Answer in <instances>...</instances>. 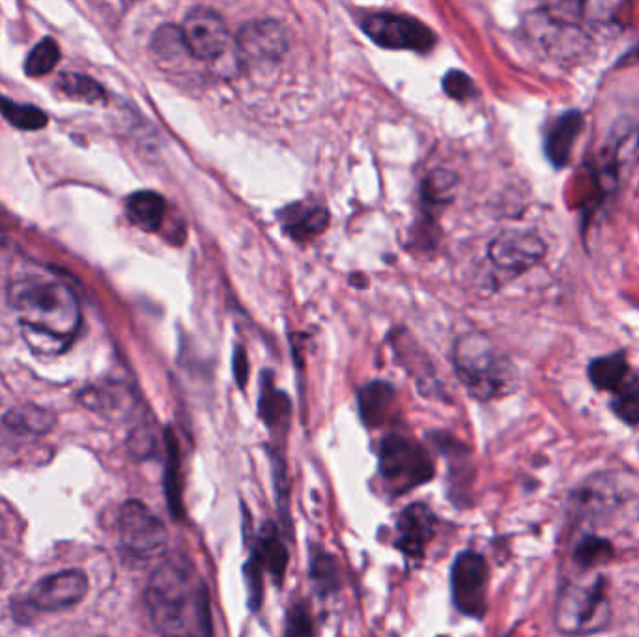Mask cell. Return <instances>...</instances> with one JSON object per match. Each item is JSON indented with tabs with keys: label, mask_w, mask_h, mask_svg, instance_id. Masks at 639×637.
I'll use <instances>...</instances> for the list:
<instances>
[{
	"label": "cell",
	"mask_w": 639,
	"mask_h": 637,
	"mask_svg": "<svg viewBox=\"0 0 639 637\" xmlns=\"http://www.w3.org/2000/svg\"><path fill=\"white\" fill-rule=\"evenodd\" d=\"M146 606L161 637H213L206 583L183 557H170L157 567L146 588Z\"/></svg>",
	"instance_id": "1"
},
{
	"label": "cell",
	"mask_w": 639,
	"mask_h": 637,
	"mask_svg": "<svg viewBox=\"0 0 639 637\" xmlns=\"http://www.w3.org/2000/svg\"><path fill=\"white\" fill-rule=\"evenodd\" d=\"M26 340L40 354H60L81 327V306L74 290L45 277H26L8 288Z\"/></svg>",
	"instance_id": "2"
},
{
	"label": "cell",
	"mask_w": 639,
	"mask_h": 637,
	"mask_svg": "<svg viewBox=\"0 0 639 637\" xmlns=\"http://www.w3.org/2000/svg\"><path fill=\"white\" fill-rule=\"evenodd\" d=\"M455 369L475 399L507 396L518 385L513 361L483 333H468L455 344Z\"/></svg>",
	"instance_id": "3"
},
{
	"label": "cell",
	"mask_w": 639,
	"mask_h": 637,
	"mask_svg": "<svg viewBox=\"0 0 639 637\" xmlns=\"http://www.w3.org/2000/svg\"><path fill=\"white\" fill-rule=\"evenodd\" d=\"M553 621L564 636H591L604 630L612 621L606 580L591 575L564 583L558 594Z\"/></svg>",
	"instance_id": "4"
},
{
	"label": "cell",
	"mask_w": 639,
	"mask_h": 637,
	"mask_svg": "<svg viewBox=\"0 0 639 637\" xmlns=\"http://www.w3.org/2000/svg\"><path fill=\"white\" fill-rule=\"evenodd\" d=\"M578 4H552L529 13L526 26L532 40L559 63H580L593 49V40L574 23Z\"/></svg>",
	"instance_id": "5"
},
{
	"label": "cell",
	"mask_w": 639,
	"mask_h": 637,
	"mask_svg": "<svg viewBox=\"0 0 639 637\" xmlns=\"http://www.w3.org/2000/svg\"><path fill=\"white\" fill-rule=\"evenodd\" d=\"M378 471L391 494H407L436 476L433 458L423 445L402 434H389L380 445Z\"/></svg>",
	"instance_id": "6"
},
{
	"label": "cell",
	"mask_w": 639,
	"mask_h": 637,
	"mask_svg": "<svg viewBox=\"0 0 639 637\" xmlns=\"http://www.w3.org/2000/svg\"><path fill=\"white\" fill-rule=\"evenodd\" d=\"M120 548L133 561L161 559L169 548V533L164 522L138 500H130L120 509Z\"/></svg>",
	"instance_id": "7"
},
{
	"label": "cell",
	"mask_w": 639,
	"mask_h": 637,
	"mask_svg": "<svg viewBox=\"0 0 639 637\" xmlns=\"http://www.w3.org/2000/svg\"><path fill=\"white\" fill-rule=\"evenodd\" d=\"M489 562L477 551H462L452 562V602L466 617L483 618L489 607Z\"/></svg>",
	"instance_id": "8"
},
{
	"label": "cell",
	"mask_w": 639,
	"mask_h": 637,
	"mask_svg": "<svg viewBox=\"0 0 639 637\" xmlns=\"http://www.w3.org/2000/svg\"><path fill=\"white\" fill-rule=\"evenodd\" d=\"M182 34L191 57L204 63H220L236 49L225 20L212 8H193L183 20Z\"/></svg>",
	"instance_id": "9"
},
{
	"label": "cell",
	"mask_w": 639,
	"mask_h": 637,
	"mask_svg": "<svg viewBox=\"0 0 639 637\" xmlns=\"http://www.w3.org/2000/svg\"><path fill=\"white\" fill-rule=\"evenodd\" d=\"M363 32L383 49L425 53L436 44L434 32L410 15L374 13L363 21Z\"/></svg>",
	"instance_id": "10"
},
{
	"label": "cell",
	"mask_w": 639,
	"mask_h": 637,
	"mask_svg": "<svg viewBox=\"0 0 639 637\" xmlns=\"http://www.w3.org/2000/svg\"><path fill=\"white\" fill-rule=\"evenodd\" d=\"M88 594V578L81 570H64L40 580L26 596V610L63 612L74 607Z\"/></svg>",
	"instance_id": "11"
},
{
	"label": "cell",
	"mask_w": 639,
	"mask_h": 637,
	"mask_svg": "<svg viewBox=\"0 0 639 637\" xmlns=\"http://www.w3.org/2000/svg\"><path fill=\"white\" fill-rule=\"evenodd\" d=\"M236 57L242 64L276 63L289 49V36L281 23L271 20L253 21L242 26L234 38Z\"/></svg>",
	"instance_id": "12"
},
{
	"label": "cell",
	"mask_w": 639,
	"mask_h": 637,
	"mask_svg": "<svg viewBox=\"0 0 639 637\" xmlns=\"http://www.w3.org/2000/svg\"><path fill=\"white\" fill-rule=\"evenodd\" d=\"M489 255L497 268L524 273L546 257V244L535 232L511 228L492 239Z\"/></svg>",
	"instance_id": "13"
},
{
	"label": "cell",
	"mask_w": 639,
	"mask_h": 637,
	"mask_svg": "<svg viewBox=\"0 0 639 637\" xmlns=\"http://www.w3.org/2000/svg\"><path fill=\"white\" fill-rule=\"evenodd\" d=\"M438 527V518L425 503L407 505L396 518L395 548L410 561H421Z\"/></svg>",
	"instance_id": "14"
},
{
	"label": "cell",
	"mask_w": 639,
	"mask_h": 637,
	"mask_svg": "<svg viewBox=\"0 0 639 637\" xmlns=\"http://www.w3.org/2000/svg\"><path fill=\"white\" fill-rule=\"evenodd\" d=\"M282 228L295 242H309L318 238L322 232L326 231L329 223V213L324 206H313L307 202H298L292 206L284 208L281 215Z\"/></svg>",
	"instance_id": "15"
},
{
	"label": "cell",
	"mask_w": 639,
	"mask_h": 637,
	"mask_svg": "<svg viewBox=\"0 0 639 637\" xmlns=\"http://www.w3.org/2000/svg\"><path fill=\"white\" fill-rule=\"evenodd\" d=\"M167 213V202L156 191H137L126 200V215L138 231L156 232L161 228Z\"/></svg>",
	"instance_id": "16"
},
{
	"label": "cell",
	"mask_w": 639,
	"mask_h": 637,
	"mask_svg": "<svg viewBox=\"0 0 639 637\" xmlns=\"http://www.w3.org/2000/svg\"><path fill=\"white\" fill-rule=\"evenodd\" d=\"M253 551L258 557V561L262 562L264 570L277 583H281L282 578L287 574V569H289V550L282 543L281 535L277 533L276 525H264L260 537H258L257 548Z\"/></svg>",
	"instance_id": "17"
},
{
	"label": "cell",
	"mask_w": 639,
	"mask_h": 637,
	"mask_svg": "<svg viewBox=\"0 0 639 637\" xmlns=\"http://www.w3.org/2000/svg\"><path fill=\"white\" fill-rule=\"evenodd\" d=\"M395 402V389L385 381H372L359 393V413L365 425L378 428L385 423Z\"/></svg>",
	"instance_id": "18"
},
{
	"label": "cell",
	"mask_w": 639,
	"mask_h": 637,
	"mask_svg": "<svg viewBox=\"0 0 639 637\" xmlns=\"http://www.w3.org/2000/svg\"><path fill=\"white\" fill-rule=\"evenodd\" d=\"M2 423L8 431L18 436H45L53 431L57 417L44 407L26 404V406L13 407L4 415Z\"/></svg>",
	"instance_id": "19"
},
{
	"label": "cell",
	"mask_w": 639,
	"mask_h": 637,
	"mask_svg": "<svg viewBox=\"0 0 639 637\" xmlns=\"http://www.w3.org/2000/svg\"><path fill=\"white\" fill-rule=\"evenodd\" d=\"M258 413L271 432L276 431L277 434V432L287 431L290 418V400L287 394L273 385L270 372H266V378H264Z\"/></svg>",
	"instance_id": "20"
},
{
	"label": "cell",
	"mask_w": 639,
	"mask_h": 637,
	"mask_svg": "<svg viewBox=\"0 0 639 637\" xmlns=\"http://www.w3.org/2000/svg\"><path fill=\"white\" fill-rule=\"evenodd\" d=\"M582 127V116L578 113L563 114L553 124L552 132L546 138V152L558 167L564 165L572 150V144L576 141L578 133Z\"/></svg>",
	"instance_id": "21"
},
{
	"label": "cell",
	"mask_w": 639,
	"mask_h": 637,
	"mask_svg": "<svg viewBox=\"0 0 639 637\" xmlns=\"http://www.w3.org/2000/svg\"><path fill=\"white\" fill-rule=\"evenodd\" d=\"M632 376V370L628 367L627 359L617 356L598 357L590 365V378L593 385L601 391H612L617 389Z\"/></svg>",
	"instance_id": "22"
},
{
	"label": "cell",
	"mask_w": 639,
	"mask_h": 637,
	"mask_svg": "<svg viewBox=\"0 0 639 637\" xmlns=\"http://www.w3.org/2000/svg\"><path fill=\"white\" fill-rule=\"evenodd\" d=\"M167 476H165V490H167V500L169 509L175 514L176 519L183 516L182 503V462H180V447L176 442L175 434L167 432Z\"/></svg>",
	"instance_id": "23"
},
{
	"label": "cell",
	"mask_w": 639,
	"mask_h": 637,
	"mask_svg": "<svg viewBox=\"0 0 639 637\" xmlns=\"http://www.w3.org/2000/svg\"><path fill=\"white\" fill-rule=\"evenodd\" d=\"M0 114L18 130L38 132L47 125V114L34 105H25L0 96Z\"/></svg>",
	"instance_id": "24"
},
{
	"label": "cell",
	"mask_w": 639,
	"mask_h": 637,
	"mask_svg": "<svg viewBox=\"0 0 639 637\" xmlns=\"http://www.w3.org/2000/svg\"><path fill=\"white\" fill-rule=\"evenodd\" d=\"M58 92L71 100L85 103H101L105 101V90L92 79L81 74H63L57 81Z\"/></svg>",
	"instance_id": "25"
},
{
	"label": "cell",
	"mask_w": 639,
	"mask_h": 637,
	"mask_svg": "<svg viewBox=\"0 0 639 637\" xmlns=\"http://www.w3.org/2000/svg\"><path fill=\"white\" fill-rule=\"evenodd\" d=\"M311 580L320 596L337 593L339 589V570L335 557L318 550L311 557Z\"/></svg>",
	"instance_id": "26"
},
{
	"label": "cell",
	"mask_w": 639,
	"mask_h": 637,
	"mask_svg": "<svg viewBox=\"0 0 639 637\" xmlns=\"http://www.w3.org/2000/svg\"><path fill=\"white\" fill-rule=\"evenodd\" d=\"M614 407L615 415L625 421L627 425H639V378L634 375L628 378L617 391H615Z\"/></svg>",
	"instance_id": "27"
},
{
	"label": "cell",
	"mask_w": 639,
	"mask_h": 637,
	"mask_svg": "<svg viewBox=\"0 0 639 637\" xmlns=\"http://www.w3.org/2000/svg\"><path fill=\"white\" fill-rule=\"evenodd\" d=\"M60 60V47L53 38H44L34 45L25 63V74L29 77H42L57 68Z\"/></svg>",
	"instance_id": "28"
},
{
	"label": "cell",
	"mask_w": 639,
	"mask_h": 637,
	"mask_svg": "<svg viewBox=\"0 0 639 637\" xmlns=\"http://www.w3.org/2000/svg\"><path fill=\"white\" fill-rule=\"evenodd\" d=\"M152 47H154L157 58L167 60V63H170V60L175 63V60H180L186 55H191L188 45H186V40H183L182 29H176V26H161L156 32V36H154Z\"/></svg>",
	"instance_id": "29"
},
{
	"label": "cell",
	"mask_w": 639,
	"mask_h": 637,
	"mask_svg": "<svg viewBox=\"0 0 639 637\" xmlns=\"http://www.w3.org/2000/svg\"><path fill=\"white\" fill-rule=\"evenodd\" d=\"M574 559L582 569L591 570L606 565V562L614 559V548L608 540L598 537L583 538L576 551H574Z\"/></svg>",
	"instance_id": "30"
},
{
	"label": "cell",
	"mask_w": 639,
	"mask_h": 637,
	"mask_svg": "<svg viewBox=\"0 0 639 637\" xmlns=\"http://www.w3.org/2000/svg\"><path fill=\"white\" fill-rule=\"evenodd\" d=\"M85 406L100 413H122L130 406V396L122 389H90L82 394Z\"/></svg>",
	"instance_id": "31"
},
{
	"label": "cell",
	"mask_w": 639,
	"mask_h": 637,
	"mask_svg": "<svg viewBox=\"0 0 639 637\" xmlns=\"http://www.w3.org/2000/svg\"><path fill=\"white\" fill-rule=\"evenodd\" d=\"M455 175L447 170H434L423 181V200L426 206H444L451 200V191L455 188Z\"/></svg>",
	"instance_id": "32"
},
{
	"label": "cell",
	"mask_w": 639,
	"mask_h": 637,
	"mask_svg": "<svg viewBox=\"0 0 639 637\" xmlns=\"http://www.w3.org/2000/svg\"><path fill=\"white\" fill-rule=\"evenodd\" d=\"M264 570L262 562L258 561L255 551H251L249 561L245 562V588H247V602L251 612H258L262 607L264 600Z\"/></svg>",
	"instance_id": "33"
},
{
	"label": "cell",
	"mask_w": 639,
	"mask_h": 637,
	"mask_svg": "<svg viewBox=\"0 0 639 637\" xmlns=\"http://www.w3.org/2000/svg\"><path fill=\"white\" fill-rule=\"evenodd\" d=\"M273 484H276L277 509H279L282 522L289 527L290 482L289 476H287V463L279 458H276V463H273Z\"/></svg>",
	"instance_id": "34"
},
{
	"label": "cell",
	"mask_w": 639,
	"mask_h": 637,
	"mask_svg": "<svg viewBox=\"0 0 639 637\" xmlns=\"http://www.w3.org/2000/svg\"><path fill=\"white\" fill-rule=\"evenodd\" d=\"M313 618L305 604H295L287 617L284 637H313Z\"/></svg>",
	"instance_id": "35"
},
{
	"label": "cell",
	"mask_w": 639,
	"mask_h": 637,
	"mask_svg": "<svg viewBox=\"0 0 639 637\" xmlns=\"http://www.w3.org/2000/svg\"><path fill=\"white\" fill-rule=\"evenodd\" d=\"M444 88H446L447 96H451L458 101L470 100L477 94L475 82L471 81L464 71H458V69H452L447 74L446 79H444Z\"/></svg>",
	"instance_id": "36"
},
{
	"label": "cell",
	"mask_w": 639,
	"mask_h": 637,
	"mask_svg": "<svg viewBox=\"0 0 639 637\" xmlns=\"http://www.w3.org/2000/svg\"><path fill=\"white\" fill-rule=\"evenodd\" d=\"M234 376H236L239 388L244 389L247 385V378H249V361H247L244 348H239V346L234 350Z\"/></svg>",
	"instance_id": "37"
},
{
	"label": "cell",
	"mask_w": 639,
	"mask_h": 637,
	"mask_svg": "<svg viewBox=\"0 0 639 637\" xmlns=\"http://www.w3.org/2000/svg\"><path fill=\"white\" fill-rule=\"evenodd\" d=\"M0 581H2V567H0Z\"/></svg>",
	"instance_id": "38"
}]
</instances>
